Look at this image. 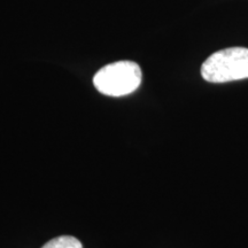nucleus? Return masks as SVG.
Segmentation results:
<instances>
[{
	"instance_id": "nucleus-1",
	"label": "nucleus",
	"mask_w": 248,
	"mask_h": 248,
	"mask_svg": "<svg viewBox=\"0 0 248 248\" xmlns=\"http://www.w3.org/2000/svg\"><path fill=\"white\" fill-rule=\"evenodd\" d=\"M201 75L210 83L248 78V48L230 47L215 52L203 62Z\"/></svg>"
},
{
	"instance_id": "nucleus-2",
	"label": "nucleus",
	"mask_w": 248,
	"mask_h": 248,
	"mask_svg": "<svg viewBox=\"0 0 248 248\" xmlns=\"http://www.w3.org/2000/svg\"><path fill=\"white\" fill-rule=\"evenodd\" d=\"M140 83V67L132 61H119L107 64L93 77L95 89L109 97L130 94L139 88Z\"/></svg>"
},
{
	"instance_id": "nucleus-3",
	"label": "nucleus",
	"mask_w": 248,
	"mask_h": 248,
	"mask_svg": "<svg viewBox=\"0 0 248 248\" xmlns=\"http://www.w3.org/2000/svg\"><path fill=\"white\" fill-rule=\"evenodd\" d=\"M42 248H83L80 241L71 235H61L46 243Z\"/></svg>"
}]
</instances>
